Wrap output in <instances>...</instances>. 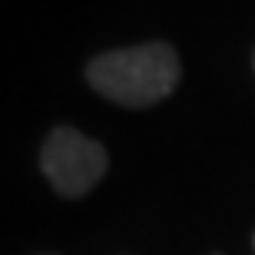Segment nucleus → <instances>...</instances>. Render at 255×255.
Segmentation results:
<instances>
[{"label": "nucleus", "mask_w": 255, "mask_h": 255, "mask_svg": "<svg viewBox=\"0 0 255 255\" xmlns=\"http://www.w3.org/2000/svg\"><path fill=\"white\" fill-rule=\"evenodd\" d=\"M40 169L63 199H80L106 176L110 152L103 142L90 139L73 126H57L40 146Z\"/></svg>", "instance_id": "obj_2"}, {"label": "nucleus", "mask_w": 255, "mask_h": 255, "mask_svg": "<svg viewBox=\"0 0 255 255\" xmlns=\"http://www.w3.org/2000/svg\"><path fill=\"white\" fill-rule=\"evenodd\" d=\"M182 63L169 43H136L123 50H106L86 63V83L116 106H156L179 86Z\"/></svg>", "instance_id": "obj_1"}, {"label": "nucleus", "mask_w": 255, "mask_h": 255, "mask_svg": "<svg viewBox=\"0 0 255 255\" xmlns=\"http://www.w3.org/2000/svg\"><path fill=\"white\" fill-rule=\"evenodd\" d=\"M252 66H255V57H252Z\"/></svg>", "instance_id": "obj_4"}, {"label": "nucleus", "mask_w": 255, "mask_h": 255, "mask_svg": "<svg viewBox=\"0 0 255 255\" xmlns=\"http://www.w3.org/2000/svg\"><path fill=\"white\" fill-rule=\"evenodd\" d=\"M252 249H255V236H252Z\"/></svg>", "instance_id": "obj_3"}]
</instances>
